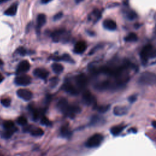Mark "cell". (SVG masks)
Returning <instances> with one entry per match:
<instances>
[{
    "mask_svg": "<svg viewBox=\"0 0 156 156\" xmlns=\"http://www.w3.org/2000/svg\"><path fill=\"white\" fill-rule=\"evenodd\" d=\"M156 56V51L154 49L152 46L148 45L142 49L140 54V58L142 63L146 65L148 62V59L150 57H154Z\"/></svg>",
    "mask_w": 156,
    "mask_h": 156,
    "instance_id": "6da1fadb",
    "label": "cell"
},
{
    "mask_svg": "<svg viewBox=\"0 0 156 156\" xmlns=\"http://www.w3.org/2000/svg\"><path fill=\"white\" fill-rule=\"evenodd\" d=\"M139 82L143 85L156 84V75L151 72H144L140 75Z\"/></svg>",
    "mask_w": 156,
    "mask_h": 156,
    "instance_id": "7a4b0ae2",
    "label": "cell"
},
{
    "mask_svg": "<svg viewBox=\"0 0 156 156\" xmlns=\"http://www.w3.org/2000/svg\"><path fill=\"white\" fill-rule=\"evenodd\" d=\"M104 140V136L101 134H95L91 136L85 143V146L89 148H97L101 145Z\"/></svg>",
    "mask_w": 156,
    "mask_h": 156,
    "instance_id": "3957f363",
    "label": "cell"
},
{
    "mask_svg": "<svg viewBox=\"0 0 156 156\" xmlns=\"http://www.w3.org/2000/svg\"><path fill=\"white\" fill-rule=\"evenodd\" d=\"M51 38L54 42H59L63 41V42H68L70 39V34H68L65 30L59 29L54 31L51 34Z\"/></svg>",
    "mask_w": 156,
    "mask_h": 156,
    "instance_id": "277c9868",
    "label": "cell"
},
{
    "mask_svg": "<svg viewBox=\"0 0 156 156\" xmlns=\"http://www.w3.org/2000/svg\"><path fill=\"white\" fill-rule=\"evenodd\" d=\"M82 101L87 105H95L96 104L95 97L89 90H84L82 93Z\"/></svg>",
    "mask_w": 156,
    "mask_h": 156,
    "instance_id": "5b68a950",
    "label": "cell"
},
{
    "mask_svg": "<svg viewBox=\"0 0 156 156\" xmlns=\"http://www.w3.org/2000/svg\"><path fill=\"white\" fill-rule=\"evenodd\" d=\"M14 82L16 85L19 86H27L31 83V77L28 75L18 76L15 78Z\"/></svg>",
    "mask_w": 156,
    "mask_h": 156,
    "instance_id": "8992f818",
    "label": "cell"
},
{
    "mask_svg": "<svg viewBox=\"0 0 156 156\" xmlns=\"http://www.w3.org/2000/svg\"><path fill=\"white\" fill-rule=\"evenodd\" d=\"M17 95L20 98L26 101H28L33 98V93L29 90L25 89H21L17 90Z\"/></svg>",
    "mask_w": 156,
    "mask_h": 156,
    "instance_id": "52a82bcc",
    "label": "cell"
},
{
    "mask_svg": "<svg viewBox=\"0 0 156 156\" xmlns=\"http://www.w3.org/2000/svg\"><path fill=\"white\" fill-rule=\"evenodd\" d=\"M76 83L77 85L78 88L81 90L84 89L88 84V79L87 77L84 73L77 75L76 77Z\"/></svg>",
    "mask_w": 156,
    "mask_h": 156,
    "instance_id": "ba28073f",
    "label": "cell"
},
{
    "mask_svg": "<svg viewBox=\"0 0 156 156\" xmlns=\"http://www.w3.org/2000/svg\"><path fill=\"white\" fill-rule=\"evenodd\" d=\"M62 89L71 95L76 96L79 93V91L76 89V87L73 85L70 82H65L62 87Z\"/></svg>",
    "mask_w": 156,
    "mask_h": 156,
    "instance_id": "9c48e42d",
    "label": "cell"
},
{
    "mask_svg": "<svg viewBox=\"0 0 156 156\" xmlns=\"http://www.w3.org/2000/svg\"><path fill=\"white\" fill-rule=\"evenodd\" d=\"M29 69H30L29 62L26 60L23 61L18 64L17 69V74H23V73L28 71Z\"/></svg>",
    "mask_w": 156,
    "mask_h": 156,
    "instance_id": "30bf717a",
    "label": "cell"
},
{
    "mask_svg": "<svg viewBox=\"0 0 156 156\" xmlns=\"http://www.w3.org/2000/svg\"><path fill=\"white\" fill-rule=\"evenodd\" d=\"M34 75L40 79L46 80L49 76V71L43 68H38L34 70Z\"/></svg>",
    "mask_w": 156,
    "mask_h": 156,
    "instance_id": "8fae6325",
    "label": "cell"
},
{
    "mask_svg": "<svg viewBox=\"0 0 156 156\" xmlns=\"http://www.w3.org/2000/svg\"><path fill=\"white\" fill-rule=\"evenodd\" d=\"M47 22V17L43 13H40L37 18V26L36 30L37 33H39L40 29L45 25Z\"/></svg>",
    "mask_w": 156,
    "mask_h": 156,
    "instance_id": "7c38bea8",
    "label": "cell"
},
{
    "mask_svg": "<svg viewBox=\"0 0 156 156\" xmlns=\"http://www.w3.org/2000/svg\"><path fill=\"white\" fill-rule=\"evenodd\" d=\"M69 104H68V102L67 99L62 98L59 100V101L57 104V109L60 111L61 112L65 114L67 109L69 107Z\"/></svg>",
    "mask_w": 156,
    "mask_h": 156,
    "instance_id": "4fadbf2b",
    "label": "cell"
},
{
    "mask_svg": "<svg viewBox=\"0 0 156 156\" xmlns=\"http://www.w3.org/2000/svg\"><path fill=\"white\" fill-rule=\"evenodd\" d=\"M87 46L85 42L83 41H79L76 43L74 48V53L76 54H82L87 49Z\"/></svg>",
    "mask_w": 156,
    "mask_h": 156,
    "instance_id": "5bb4252c",
    "label": "cell"
},
{
    "mask_svg": "<svg viewBox=\"0 0 156 156\" xmlns=\"http://www.w3.org/2000/svg\"><path fill=\"white\" fill-rule=\"evenodd\" d=\"M81 111V109H80L79 106H77V105H70L65 115H66L70 117H73L75 116L76 114L79 113Z\"/></svg>",
    "mask_w": 156,
    "mask_h": 156,
    "instance_id": "9a60e30c",
    "label": "cell"
},
{
    "mask_svg": "<svg viewBox=\"0 0 156 156\" xmlns=\"http://www.w3.org/2000/svg\"><path fill=\"white\" fill-rule=\"evenodd\" d=\"M113 114L118 117L125 115L128 112V109L126 106H116L113 109Z\"/></svg>",
    "mask_w": 156,
    "mask_h": 156,
    "instance_id": "2e32d148",
    "label": "cell"
},
{
    "mask_svg": "<svg viewBox=\"0 0 156 156\" xmlns=\"http://www.w3.org/2000/svg\"><path fill=\"white\" fill-rule=\"evenodd\" d=\"M55 61H63L70 63H75V61L68 54H63L61 57H55L53 59Z\"/></svg>",
    "mask_w": 156,
    "mask_h": 156,
    "instance_id": "e0dca14e",
    "label": "cell"
},
{
    "mask_svg": "<svg viewBox=\"0 0 156 156\" xmlns=\"http://www.w3.org/2000/svg\"><path fill=\"white\" fill-rule=\"evenodd\" d=\"M103 26L105 29L109 31H114L117 29V25L116 23L112 20H105L103 22Z\"/></svg>",
    "mask_w": 156,
    "mask_h": 156,
    "instance_id": "ac0fdd59",
    "label": "cell"
},
{
    "mask_svg": "<svg viewBox=\"0 0 156 156\" xmlns=\"http://www.w3.org/2000/svg\"><path fill=\"white\" fill-rule=\"evenodd\" d=\"M27 131L34 137H41L44 134L43 130L40 127H28Z\"/></svg>",
    "mask_w": 156,
    "mask_h": 156,
    "instance_id": "d6986e66",
    "label": "cell"
},
{
    "mask_svg": "<svg viewBox=\"0 0 156 156\" xmlns=\"http://www.w3.org/2000/svg\"><path fill=\"white\" fill-rule=\"evenodd\" d=\"M18 8V4L15 3L9 7L6 11L4 12V14L8 16H13L16 14Z\"/></svg>",
    "mask_w": 156,
    "mask_h": 156,
    "instance_id": "ffe728a7",
    "label": "cell"
},
{
    "mask_svg": "<svg viewBox=\"0 0 156 156\" xmlns=\"http://www.w3.org/2000/svg\"><path fill=\"white\" fill-rule=\"evenodd\" d=\"M61 135L65 139H69L72 135V132L67 126H63L61 129Z\"/></svg>",
    "mask_w": 156,
    "mask_h": 156,
    "instance_id": "44dd1931",
    "label": "cell"
},
{
    "mask_svg": "<svg viewBox=\"0 0 156 156\" xmlns=\"http://www.w3.org/2000/svg\"><path fill=\"white\" fill-rule=\"evenodd\" d=\"M53 71H54V73H56L57 75H59L62 73L63 71V67L62 65L60 63H54L52 64L51 65Z\"/></svg>",
    "mask_w": 156,
    "mask_h": 156,
    "instance_id": "7402d4cb",
    "label": "cell"
},
{
    "mask_svg": "<svg viewBox=\"0 0 156 156\" xmlns=\"http://www.w3.org/2000/svg\"><path fill=\"white\" fill-rule=\"evenodd\" d=\"M124 128H125V127L122 125L113 126V127L111 128V132L113 135L117 136V135H118L119 134H120V133L123 131Z\"/></svg>",
    "mask_w": 156,
    "mask_h": 156,
    "instance_id": "603a6c76",
    "label": "cell"
},
{
    "mask_svg": "<svg viewBox=\"0 0 156 156\" xmlns=\"http://www.w3.org/2000/svg\"><path fill=\"white\" fill-rule=\"evenodd\" d=\"M3 127L4 129L6 130H9V129H13V128H15V125L14 123L12 121H5L3 123Z\"/></svg>",
    "mask_w": 156,
    "mask_h": 156,
    "instance_id": "cb8c5ba5",
    "label": "cell"
},
{
    "mask_svg": "<svg viewBox=\"0 0 156 156\" xmlns=\"http://www.w3.org/2000/svg\"><path fill=\"white\" fill-rule=\"evenodd\" d=\"M137 39H138V37H137V35L135 33H131L126 37L125 41L127 42H135Z\"/></svg>",
    "mask_w": 156,
    "mask_h": 156,
    "instance_id": "d4e9b609",
    "label": "cell"
},
{
    "mask_svg": "<svg viewBox=\"0 0 156 156\" xmlns=\"http://www.w3.org/2000/svg\"><path fill=\"white\" fill-rule=\"evenodd\" d=\"M17 131V129L15 127L13 128V129H9V130H6V132L4 133V134H3V136L4 138H6V139H9L10 138V137L14 134V132Z\"/></svg>",
    "mask_w": 156,
    "mask_h": 156,
    "instance_id": "484cf974",
    "label": "cell"
},
{
    "mask_svg": "<svg viewBox=\"0 0 156 156\" xmlns=\"http://www.w3.org/2000/svg\"><path fill=\"white\" fill-rule=\"evenodd\" d=\"M59 82V79L58 77H52L51 79L49 81V83H50V86H51L52 88H54L56 86H57V85L58 84V83Z\"/></svg>",
    "mask_w": 156,
    "mask_h": 156,
    "instance_id": "4316f807",
    "label": "cell"
},
{
    "mask_svg": "<svg viewBox=\"0 0 156 156\" xmlns=\"http://www.w3.org/2000/svg\"><path fill=\"white\" fill-rule=\"evenodd\" d=\"M17 123L20 126H25L27 124V119L25 117H20L17 119Z\"/></svg>",
    "mask_w": 156,
    "mask_h": 156,
    "instance_id": "83f0119b",
    "label": "cell"
},
{
    "mask_svg": "<svg viewBox=\"0 0 156 156\" xmlns=\"http://www.w3.org/2000/svg\"><path fill=\"white\" fill-rule=\"evenodd\" d=\"M1 103L3 105L4 107H8L11 105V100L10 98H3L1 100Z\"/></svg>",
    "mask_w": 156,
    "mask_h": 156,
    "instance_id": "f1b7e54d",
    "label": "cell"
},
{
    "mask_svg": "<svg viewBox=\"0 0 156 156\" xmlns=\"http://www.w3.org/2000/svg\"><path fill=\"white\" fill-rule=\"evenodd\" d=\"M17 53L18 54H19L20 55H21V56H25V55L27 53V50L25 48H24L23 47L18 48L17 50Z\"/></svg>",
    "mask_w": 156,
    "mask_h": 156,
    "instance_id": "f546056e",
    "label": "cell"
},
{
    "mask_svg": "<svg viewBox=\"0 0 156 156\" xmlns=\"http://www.w3.org/2000/svg\"><path fill=\"white\" fill-rule=\"evenodd\" d=\"M41 123L43 125H45V126H50L51 125V121H50L47 118V117H43L42 118V120H41Z\"/></svg>",
    "mask_w": 156,
    "mask_h": 156,
    "instance_id": "4dcf8cb0",
    "label": "cell"
},
{
    "mask_svg": "<svg viewBox=\"0 0 156 156\" xmlns=\"http://www.w3.org/2000/svg\"><path fill=\"white\" fill-rule=\"evenodd\" d=\"M127 17L129 20H134L137 17V14L134 11H130L127 13Z\"/></svg>",
    "mask_w": 156,
    "mask_h": 156,
    "instance_id": "1f68e13d",
    "label": "cell"
},
{
    "mask_svg": "<svg viewBox=\"0 0 156 156\" xmlns=\"http://www.w3.org/2000/svg\"><path fill=\"white\" fill-rule=\"evenodd\" d=\"M63 17V13L62 12H59L57 13V14L55 15L53 17V20L54 21H57V20H60L62 18V17Z\"/></svg>",
    "mask_w": 156,
    "mask_h": 156,
    "instance_id": "d6a6232c",
    "label": "cell"
},
{
    "mask_svg": "<svg viewBox=\"0 0 156 156\" xmlns=\"http://www.w3.org/2000/svg\"><path fill=\"white\" fill-rule=\"evenodd\" d=\"M108 109H109V106H107V105H104V106L99 107L98 108V111L101 113H104L105 112H106Z\"/></svg>",
    "mask_w": 156,
    "mask_h": 156,
    "instance_id": "836d02e7",
    "label": "cell"
},
{
    "mask_svg": "<svg viewBox=\"0 0 156 156\" xmlns=\"http://www.w3.org/2000/svg\"><path fill=\"white\" fill-rule=\"evenodd\" d=\"M100 121H101V120L99 119V117L95 116L92 118V120H91V123H92L93 125H96V124L98 123Z\"/></svg>",
    "mask_w": 156,
    "mask_h": 156,
    "instance_id": "e575fe53",
    "label": "cell"
},
{
    "mask_svg": "<svg viewBox=\"0 0 156 156\" xmlns=\"http://www.w3.org/2000/svg\"><path fill=\"white\" fill-rule=\"evenodd\" d=\"M136 99H137V98H136L135 96H131V97L129 99V101L131 103H134V101H135Z\"/></svg>",
    "mask_w": 156,
    "mask_h": 156,
    "instance_id": "d590c367",
    "label": "cell"
},
{
    "mask_svg": "<svg viewBox=\"0 0 156 156\" xmlns=\"http://www.w3.org/2000/svg\"><path fill=\"white\" fill-rule=\"evenodd\" d=\"M51 1L52 0H41V2H42L43 4H47Z\"/></svg>",
    "mask_w": 156,
    "mask_h": 156,
    "instance_id": "8d00e7d4",
    "label": "cell"
},
{
    "mask_svg": "<svg viewBox=\"0 0 156 156\" xmlns=\"http://www.w3.org/2000/svg\"><path fill=\"white\" fill-rule=\"evenodd\" d=\"M4 79V77L3 76V75L1 74V73H0V83H1V82L3 81Z\"/></svg>",
    "mask_w": 156,
    "mask_h": 156,
    "instance_id": "74e56055",
    "label": "cell"
},
{
    "mask_svg": "<svg viewBox=\"0 0 156 156\" xmlns=\"http://www.w3.org/2000/svg\"><path fill=\"white\" fill-rule=\"evenodd\" d=\"M7 1H9V0H0V4L4 3H6Z\"/></svg>",
    "mask_w": 156,
    "mask_h": 156,
    "instance_id": "f35d334b",
    "label": "cell"
},
{
    "mask_svg": "<svg viewBox=\"0 0 156 156\" xmlns=\"http://www.w3.org/2000/svg\"><path fill=\"white\" fill-rule=\"evenodd\" d=\"M84 0H75V2L77 3V4H79L80 3H81L82 1H83Z\"/></svg>",
    "mask_w": 156,
    "mask_h": 156,
    "instance_id": "ab89813d",
    "label": "cell"
},
{
    "mask_svg": "<svg viewBox=\"0 0 156 156\" xmlns=\"http://www.w3.org/2000/svg\"><path fill=\"white\" fill-rule=\"evenodd\" d=\"M3 64H4V63H3V61L1 60V59H0V67H2L3 65Z\"/></svg>",
    "mask_w": 156,
    "mask_h": 156,
    "instance_id": "60d3db41",
    "label": "cell"
}]
</instances>
